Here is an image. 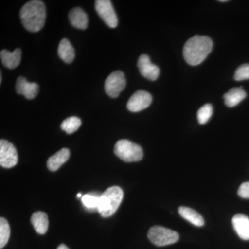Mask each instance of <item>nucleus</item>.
<instances>
[{"label":"nucleus","mask_w":249,"mask_h":249,"mask_svg":"<svg viewBox=\"0 0 249 249\" xmlns=\"http://www.w3.org/2000/svg\"><path fill=\"white\" fill-rule=\"evenodd\" d=\"M70 152L67 148H62L55 155L49 157L47 165L51 171H56L70 158Z\"/></svg>","instance_id":"15"},{"label":"nucleus","mask_w":249,"mask_h":249,"mask_svg":"<svg viewBox=\"0 0 249 249\" xmlns=\"http://www.w3.org/2000/svg\"><path fill=\"white\" fill-rule=\"evenodd\" d=\"M95 9L98 16L110 28H116L118 25V18L111 1L109 0H97L95 1Z\"/></svg>","instance_id":"7"},{"label":"nucleus","mask_w":249,"mask_h":249,"mask_svg":"<svg viewBox=\"0 0 249 249\" xmlns=\"http://www.w3.org/2000/svg\"><path fill=\"white\" fill-rule=\"evenodd\" d=\"M213 47V40L208 36H195L185 43L183 54L188 65L196 66L204 61Z\"/></svg>","instance_id":"1"},{"label":"nucleus","mask_w":249,"mask_h":249,"mask_svg":"<svg viewBox=\"0 0 249 249\" xmlns=\"http://www.w3.org/2000/svg\"><path fill=\"white\" fill-rule=\"evenodd\" d=\"M219 1H220V2H226V1H227V0H219Z\"/></svg>","instance_id":"29"},{"label":"nucleus","mask_w":249,"mask_h":249,"mask_svg":"<svg viewBox=\"0 0 249 249\" xmlns=\"http://www.w3.org/2000/svg\"><path fill=\"white\" fill-rule=\"evenodd\" d=\"M149 240L157 247H165L176 243L179 235L175 231L167 228L155 226L149 230L147 234Z\"/></svg>","instance_id":"5"},{"label":"nucleus","mask_w":249,"mask_h":249,"mask_svg":"<svg viewBox=\"0 0 249 249\" xmlns=\"http://www.w3.org/2000/svg\"><path fill=\"white\" fill-rule=\"evenodd\" d=\"M137 67L141 74L147 79L154 81L160 76V68L157 65L152 64L150 61V57L145 54L139 57L137 62Z\"/></svg>","instance_id":"10"},{"label":"nucleus","mask_w":249,"mask_h":249,"mask_svg":"<svg viewBox=\"0 0 249 249\" xmlns=\"http://www.w3.org/2000/svg\"><path fill=\"white\" fill-rule=\"evenodd\" d=\"M81 124V120L79 118L76 117V116H71V117L67 118L62 123L60 127L67 134H71L79 129Z\"/></svg>","instance_id":"20"},{"label":"nucleus","mask_w":249,"mask_h":249,"mask_svg":"<svg viewBox=\"0 0 249 249\" xmlns=\"http://www.w3.org/2000/svg\"><path fill=\"white\" fill-rule=\"evenodd\" d=\"M21 55L22 52L19 48L16 49L14 52H10L4 49L0 53V58L3 65L9 70H14L19 66L21 61Z\"/></svg>","instance_id":"13"},{"label":"nucleus","mask_w":249,"mask_h":249,"mask_svg":"<svg viewBox=\"0 0 249 249\" xmlns=\"http://www.w3.org/2000/svg\"><path fill=\"white\" fill-rule=\"evenodd\" d=\"M213 112L212 105L206 104L199 109L197 112V119L199 124H206L211 119Z\"/></svg>","instance_id":"22"},{"label":"nucleus","mask_w":249,"mask_h":249,"mask_svg":"<svg viewBox=\"0 0 249 249\" xmlns=\"http://www.w3.org/2000/svg\"><path fill=\"white\" fill-rule=\"evenodd\" d=\"M10 227L9 222L5 218H0V249H3L9 240Z\"/></svg>","instance_id":"21"},{"label":"nucleus","mask_w":249,"mask_h":249,"mask_svg":"<svg viewBox=\"0 0 249 249\" xmlns=\"http://www.w3.org/2000/svg\"><path fill=\"white\" fill-rule=\"evenodd\" d=\"M124 197V192L119 186L107 188L100 196L98 211L103 217H110L119 209Z\"/></svg>","instance_id":"3"},{"label":"nucleus","mask_w":249,"mask_h":249,"mask_svg":"<svg viewBox=\"0 0 249 249\" xmlns=\"http://www.w3.org/2000/svg\"><path fill=\"white\" fill-rule=\"evenodd\" d=\"M18 156L17 150L14 144L8 141H0V165L5 168H11L17 164Z\"/></svg>","instance_id":"8"},{"label":"nucleus","mask_w":249,"mask_h":249,"mask_svg":"<svg viewBox=\"0 0 249 249\" xmlns=\"http://www.w3.org/2000/svg\"><path fill=\"white\" fill-rule=\"evenodd\" d=\"M234 79L237 81L249 80V64H244L236 70Z\"/></svg>","instance_id":"23"},{"label":"nucleus","mask_w":249,"mask_h":249,"mask_svg":"<svg viewBox=\"0 0 249 249\" xmlns=\"http://www.w3.org/2000/svg\"><path fill=\"white\" fill-rule=\"evenodd\" d=\"M77 196H78V198L81 197V196H82L81 193H78V194L77 195Z\"/></svg>","instance_id":"28"},{"label":"nucleus","mask_w":249,"mask_h":249,"mask_svg":"<svg viewBox=\"0 0 249 249\" xmlns=\"http://www.w3.org/2000/svg\"><path fill=\"white\" fill-rule=\"evenodd\" d=\"M59 57L65 63L71 64L75 58V51L73 46L67 39H62L59 44L58 49Z\"/></svg>","instance_id":"18"},{"label":"nucleus","mask_w":249,"mask_h":249,"mask_svg":"<svg viewBox=\"0 0 249 249\" xmlns=\"http://www.w3.org/2000/svg\"><path fill=\"white\" fill-rule=\"evenodd\" d=\"M238 195L243 199H249V181L241 184L238 189Z\"/></svg>","instance_id":"25"},{"label":"nucleus","mask_w":249,"mask_h":249,"mask_svg":"<svg viewBox=\"0 0 249 249\" xmlns=\"http://www.w3.org/2000/svg\"><path fill=\"white\" fill-rule=\"evenodd\" d=\"M114 153L121 160L127 163L139 161L143 157L142 147L126 139L116 142Z\"/></svg>","instance_id":"4"},{"label":"nucleus","mask_w":249,"mask_h":249,"mask_svg":"<svg viewBox=\"0 0 249 249\" xmlns=\"http://www.w3.org/2000/svg\"><path fill=\"white\" fill-rule=\"evenodd\" d=\"M31 222L37 233L44 235L47 232L49 227L48 217L44 212L34 213L31 218Z\"/></svg>","instance_id":"17"},{"label":"nucleus","mask_w":249,"mask_h":249,"mask_svg":"<svg viewBox=\"0 0 249 249\" xmlns=\"http://www.w3.org/2000/svg\"><path fill=\"white\" fill-rule=\"evenodd\" d=\"M70 249L68 248V247H67L66 245H60L58 247V249Z\"/></svg>","instance_id":"26"},{"label":"nucleus","mask_w":249,"mask_h":249,"mask_svg":"<svg viewBox=\"0 0 249 249\" xmlns=\"http://www.w3.org/2000/svg\"><path fill=\"white\" fill-rule=\"evenodd\" d=\"M16 89L18 93L23 95L27 99L35 98L39 93V85L36 83H29L24 77H18Z\"/></svg>","instance_id":"11"},{"label":"nucleus","mask_w":249,"mask_h":249,"mask_svg":"<svg viewBox=\"0 0 249 249\" xmlns=\"http://www.w3.org/2000/svg\"><path fill=\"white\" fill-rule=\"evenodd\" d=\"M21 22L30 32H38L45 25L46 7L43 1L33 0L28 1L19 12Z\"/></svg>","instance_id":"2"},{"label":"nucleus","mask_w":249,"mask_h":249,"mask_svg":"<svg viewBox=\"0 0 249 249\" xmlns=\"http://www.w3.org/2000/svg\"><path fill=\"white\" fill-rule=\"evenodd\" d=\"M247 96V93L242 88H235L229 90L224 95V102L229 107H233L243 101Z\"/></svg>","instance_id":"16"},{"label":"nucleus","mask_w":249,"mask_h":249,"mask_svg":"<svg viewBox=\"0 0 249 249\" xmlns=\"http://www.w3.org/2000/svg\"><path fill=\"white\" fill-rule=\"evenodd\" d=\"M1 80H2V75H1V73H0V83H1Z\"/></svg>","instance_id":"27"},{"label":"nucleus","mask_w":249,"mask_h":249,"mask_svg":"<svg viewBox=\"0 0 249 249\" xmlns=\"http://www.w3.org/2000/svg\"><path fill=\"white\" fill-rule=\"evenodd\" d=\"M152 101V97L150 93L139 90L129 98L127 107L132 112H138L148 107Z\"/></svg>","instance_id":"9"},{"label":"nucleus","mask_w":249,"mask_h":249,"mask_svg":"<svg viewBox=\"0 0 249 249\" xmlns=\"http://www.w3.org/2000/svg\"><path fill=\"white\" fill-rule=\"evenodd\" d=\"M70 22L76 29L85 30L88 28V17L86 13L81 8H73L69 14Z\"/></svg>","instance_id":"14"},{"label":"nucleus","mask_w":249,"mask_h":249,"mask_svg":"<svg viewBox=\"0 0 249 249\" xmlns=\"http://www.w3.org/2000/svg\"><path fill=\"white\" fill-rule=\"evenodd\" d=\"M100 196H93L92 195H85L82 197L83 204L88 209H98L99 204Z\"/></svg>","instance_id":"24"},{"label":"nucleus","mask_w":249,"mask_h":249,"mask_svg":"<svg viewBox=\"0 0 249 249\" xmlns=\"http://www.w3.org/2000/svg\"><path fill=\"white\" fill-rule=\"evenodd\" d=\"M178 213L180 215L196 227H203L204 225V218L201 217L200 214L198 213L195 210L191 209V208L185 207L181 206L178 208Z\"/></svg>","instance_id":"19"},{"label":"nucleus","mask_w":249,"mask_h":249,"mask_svg":"<svg viewBox=\"0 0 249 249\" xmlns=\"http://www.w3.org/2000/svg\"><path fill=\"white\" fill-rule=\"evenodd\" d=\"M232 226L241 239L249 240V217L245 214H238L232 219Z\"/></svg>","instance_id":"12"},{"label":"nucleus","mask_w":249,"mask_h":249,"mask_svg":"<svg viewBox=\"0 0 249 249\" xmlns=\"http://www.w3.org/2000/svg\"><path fill=\"white\" fill-rule=\"evenodd\" d=\"M125 86V77L124 72L121 71L112 72L105 82L106 92L112 98H117L121 91H124Z\"/></svg>","instance_id":"6"}]
</instances>
